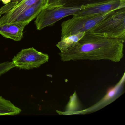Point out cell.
<instances>
[{"instance_id":"7a4b0ae2","label":"cell","mask_w":125,"mask_h":125,"mask_svg":"<svg viewBox=\"0 0 125 125\" xmlns=\"http://www.w3.org/2000/svg\"><path fill=\"white\" fill-rule=\"evenodd\" d=\"M87 32L125 41V8L114 11Z\"/></svg>"},{"instance_id":"9a60e30c","label":"cell","mask_w":125,"mask_h":125,"mask_svg":"<svg viewBox=\"0 0 125 125\" xmlns=\"http://www.w3.org/2000/svg\"><path fill=\"white\" fill-rule=\"evenodd\" d=\"M17 2H12L9 4L5 5V6L2 7L0 9V18L3 14H5L8 11H10L11 9L15 7L17 5Z\"/></svg>"},{"instance_id":"7c38bea8","label":"cell","mask_w":125,"mask_h":125,"mask_svg":"<svg viewBox=\"0 0 125 125\" xmlns=\"http://www.w3.org/2000/svg\"><path fill=\"white\" fill-rule=\"evenodd\" d=\"M111 0H65L64 6L68 7H83L95 5Z\"/></svg>"},{"instance_id":"277c9868","label":"cell","mask_w":125,"mask_h":125,"mask_svg":"<svg viewBox=\"0 0 125 125\" xmlns=\"http://www.w3.org/2000/svg\"><path fill=\"white\" fill-rule=\"evenodd\" d=\"M83 7L62 6L52 8H45L39 14L35 22L39 30L52 26L57 22L69 16L75 14Z\"/></svg>"},{"instance_id":"9c48e42d","label":"cell","mask_w":125,"mask_h":125,"mask_svg":"<svg viewBox=\"0 0 125 125\" xmlns=\"http://www.w3.org/2000/svg\"><path fill=\"white\" fill-rule=\"evenodd\" d=\"M47 1L48 0H40L22 12L13 23L21 22L29 24L33 20L36 18L41 11L46 7Z\"/></svg>"},{"instance_id":"8992f818","label":"cell","mask_w":125,"mask_h":125,"mask_svg":"<svg viewBox=\"0 0 125 125\" xmlns=\"http://www.w3.org/2000/svg\"><path fill=\"white\" fill-rule=\"evenodd\" d=\"M125 8V0H111L95 5L83 6L73 16H90L106 13Z\"/></svg>"},{"instance_id":"e0dca14e","label":"cell","mask_w":125,"mask_h":125,"mask_svg":"<svg viewBox=\"0 0 125 125\" xmlns=\"http://www.w3.org/2000/svg\"><path fill=\"white\" fill-rule=\"evenodd\" d=\"M22 0H12V2H17L18 3L20 2L21 1H22Z\"/></svg>"},{"instance_id":"6da1fadb","label":"cell","mask_w":125,"mask_h":125,"mask_svg":"<svg viewBox=\"0 0 125 125\" xmlns=\"http://www.w3.org/2000/svg\"><path fill=\"white\" fill-rule=\"evenodd\" d=\"M124 42L87 32L76 46L58 54L63 62L107 60L118 62L123 57Z\"/></svg>"},{"instance_id":"5bb4252c","label":"cell","mask_w":125,"mask_h":125,"mask_svg":"<svg viewBox=\"0 0 125 125\" xmlns=\"http://www.w3.org/2000/svg\"><path fill=\"white\" fill-rule=\"evenodd\" d=\"M65 0H48L45 8H52L64 6Z\"/></svg>"},{"instance_id":"3957f363","label":"cell","mask_w":125,"mask_h":125,"mask_svg":"<svg viewBox=\"0 0 125 125\" xmlns=\"http://www.w3.org/2000/svg\"><path fill=\"white\" fill-rule=\"evenodd\" d=\"M114 11L102 14L75 16L66 20L61 25V38L82 32H87Z\"/></svg>"},{"instance_id":"30bf717a","label":"cell","mask_w":125,"mask_h":125,"mask_svg":"<svg viewBox=\"0 0 125 125\" xmlns=\"http://www.w3.org/2000/svg\"><path fill=\"white\" fill-rule=\"evenodd\" d=\"M86 32H82L61 38L56 44L60 52H64L76 46Z\"/></svg>"},{"instance_id":"2e32d148","label":"cell","mask_w":125,"mask_h":125,"mask_svg":"<svg viewBox=\"0 0 125 125\" xmlns=\"http://www.w3.org/2000/svg\"><path fill=\"white\" fill-rule=\"evenodd\" d=\"M12 0H1V1L2 2L3 4L5 5H7L11 2V1Z\"/></svg>"},{"instance_id":"8fae6325","label":"cell","mask_w":125,"mask_h":125,"mask_svg":"<svg viewBox=\"0 0 125 125\" xmlns=\"http://www.w3.org/2000/svg\"><path fill=\"white\" fill-rule=\"evenodd\" d=\"M21 112L22 110L10 101L0 96V116L17 115Z\"/></svg>"},{"instance_id":"4fadbf2b","label":"cell","mask_w":125,"mask_h":125,"mask_svg":"<svg viewBox=\"0 0 125 125\" xmlns=\"http://www.w3.org/2000/svg\"><path fill=\"white\" fill-rule=\"evenodd\" d=\"M14 67L15 65L12 61H7L0 63V77Z\"/></svg>"},{"instance_id":"52a82bcc","label":"cell","mask_w":125,"mask_h":125,"mask_svg":"<svg viewBox=\"0 0 125 125\" xmlns=\"http://www.w3.org/2000/svg\"><path fill=\"white\" fill-rule=\"evenodd\" d=\"M29 24L26 22H16L0 25V34L6 38L14 41H21L23 37L25 27Z\"/></svg>"},{"instance_id":"ba28073f","label":"cell","mask_w":125,"mask_h":125,"mask_svg":"<svg viewBox=\"0 0 125 125\" xmlns=\"http://www.w3.org/2000/svg\"><path fill=\"white\" fill-rule=\"evenodd\" d=\"M40 0H22L0 18V25L13 23L25 10Z\"/></svg>"},{"instance_id":"5b68a950","label":"cell","mask_w":125,"mask_h":125,"mask_svg":"<svg viewBox=\"0 0 125 125\" xmlns=\"http://www.w3.org/2000/svg\"><path fill=\"white\" fill-rule=\"evenodd\" d=\"M49 56L33 47L23 49L12 59L15 67L30 70L37 68L49 61Z\"/></svg>"}]
</instances>
